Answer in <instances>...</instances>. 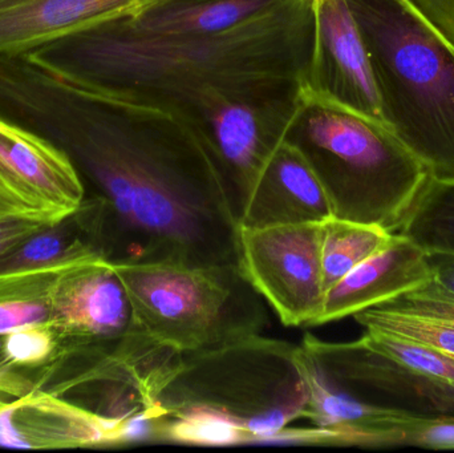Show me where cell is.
I'll use <instances>...</instances> for the list:
<instances>
[{
  "label": "cell",
  "mask_w": 454,
  "mask_h": 453,
  "mask_svg": "<svg viewBox=\"0 0 454 453\" xmlns=\"http://www.w3.org/2000/svg\"><path fill=\"white\" fill-rule=\"evenodd\" d=\"M61 80L68 93L45 138L95 191L103 257L238 265L237 210L200 133L167 109Z\"/></svg>",
  "instance_id": "6da1fadb"
},
{
  "label": "cell",
  "mask_w": 454,
  "mask_h": 453,
  "mask_svg": "<svg viewBox=\"0 0 454 453\" xmlns=\"http://www.w3.org/2000/svg\"><path fill=\"white\" fill-rule=\"evenodd\" d=\"M312 0H285L192 36H145L106 21L29 51L44 71L181 114L202 96L298 90L314 44Z\"/></svg>",
  "instance_id": "7a4b0ae2"
},
{
  "label": "cell",
  "mask_w": 454,
  "mask_h": 453,
  "mask_svg": "<svg viewBox=\"0 0 454 453\" xmlns=\"http://www.w3.org/2000/svg\"><path fill=\"white\" fill-rule=\"evenodd\" d=\"M309 391L299 346L254 335L184 353L152 415L159 441L197 446L298 443Z\"/></svg>",
  "instance_id": "3957f363"
},
{
  "label": "cell",
  "mask_w": 454,
  "mask_h": 453,
  "mask_svg": "<svg viewBox=\"0 0 454 453\" xmlns=\"http://www.w3.org/2000/svg\"><path fill=\"white\" fill-rule=\"evenodd\" d=\"M387 124L436 181H454V47L408 0H347Z\"/></svg>",
  "instance_id": "277c9868"
},
{
  "label": "cell",
  "mask_w": 454,
  "mask_h": 453,
  "mask_svg": "<svg viewBox=\"0 0 454 453\" xmlns=\"http://www.w3.org/2000/svg\"><path fill=\"white\" fill-rule=\"evenodd\" d=\"M306 157L333 205V217L396 233L428 170L386 125L299 87L287 138Z\"/></svg>",
  "instance_id": "5b68a950"
},
{
  "label": "cell",
  "mask_w": 454,
  "mask_h": 453,
  "mask_svg": "<svg viewBox=\"0 0 454 453\" xmlns=\"http://www.w3.org/2000/svg\"><path fill=\"white\" fill-rule=\"evenodd\" d=\"M138 326L180 353H196L261 334L263 298L238 265L112 263Z\"/></svg>",
  "instance_id": "8992f818"
},
{
  "label": "cell",
  "mask_w": 454,
  "mask_h": 453,
  "mask_svg": "<svg viewBox=\"0 0 454 453\" xmlns=\"http://www.w3.org/2000/svg\"><path fill=\"white\" fill-rule=\"evenodd\" d=\"M323 374L360 401L416 418H454V358L383 332L346 343L304 337Z\"/></svg>",
  "instance_id": "52a82bcc"
},
{
  "label": "cell",
  "mask_w": 454,
  "mask_h": 453,
  "mask_svg": "<svg viewBox=\"0 0 454 453\" xmlns=\"http://www.w3.org/2000/svg\"><path fill=\"white\" fill-rule=\"evenodd\" d=\"M298 106L299 88L247 95L213 90L178 114L215 157L238 215L267 162L287 138Z\"/></svg>",
  "instance_id": "ba28073f"
},
{
  "label": "cell",
  "mask_w": 454,
  "mask_h": 453,
  "mask_svg": "<svg viewBox=\"0 0 454 453\" xmlns=\"http://www.w3.org/2000/svg\"><path fill=\"white\" fill-rule=\"evenodd\" d=\"M239 266L245 278L285 326H312L322 313V223L242 228Z\"/></svg>",
  "instance_id": "9c48e42d"
},
{
  "label": "cell",
  "mask_w": 454,
  "mask_h": 453,
  "mask_svg": "<svg viewBox=\"0 0 454 453\" xmlns=\"http://www.w3.org/2000/svg\"><path fill=\"white\" fill-rule=\"evenodd\" d=\"M84 199L82 176L63 149L0 117V217L59 223Z\"/></svg>",
  "instance_id": "30bf717a"
},
{
  "label": "cell",
  "mask_w": 454,
  "mask_h": 453,
  "mask_svg": "<svg viewBox=\"0 0 454 453\" xmlns=\"http://www.w3.org/2000/svg\"><path fill=\"white\" fill-rule=\"evenodd\" d=\"M312 8L314 44L301 82L314 92L389 129L370 55L348 2L312 0Z\"/></svg>",
  "instance_id": "8fae6325"
},
{
  "label": "cell",
  "mask_w": 454,
  "mask_h": 453,
  "mask_svg": "<svg viewBox=\"0 0 454 453\" xmlns=\"http://www.w3.org/2000/svg\"><path fill=\"white\" fill-rule=\"evenodd\" d=\"M333 205L304 154L285 140L267 162L238 215L242 228L323 223Z\"/></svg>",
  "instance_id": "7c38bea8"
},
{
  "label": "cell",
  "mask_w": 454,
  "mask_h": 453,
  "mask_svg": "<svg viewBox=\"0 0 454 453\" xmlns=\"http://www.w3.org/2000/svg\"><path fill=\"white\" fill-rule=\"evenodd\" d=\"M432 277L428 253L394 233L388 246L349 271L325 294L312 326L340 321L415 292Z\"/></svg>",
  "instance_id": "4fadbf2b"
},
{
  "label": "cell",
  "mask_w": 454,
  "mask_h": 453,
  "mask_svg": "<svg viewBox=\"0 0 454 453\" xmlns=\"http://www.w3.org/2000/svg\"><path fill=\"white\" fill-rule=\"evenodd\" d=\"M160 2L0 0V53H27L106 21L135 18Z\"/></svg>",
  "instance_id": "5bb4252c"
},
{
  "label": "cell",
  "mask_w": 454,
  "mask_h": 453,
  "mask_svg": "<svg viewBox=\"0 0 454 453\" xmlns=\"http://www.w3.org/2000/svg\"><path fill=\"white\" fill-rule=\"evenodd\" d=\"M0 444L51 449L119 444L114 426L47 391L18 399L0 412Z\"/></svg>",
  "instance_id": "9a60e30c"
},
{
  "label": "cell",
  "mask_w": 454,
  "mask_h": 453,
  "mask_svg": "<svg viewBox=\"0 0 454 453\" xmlns=\"http://www.w3.org/2000/svg\"><path fill=\"white\" fill-rule=\"evenodd\" d=\"M285 0H161L120 23L145 36L178 37L225 31Z\"/></svg>",
  "instance_id": "2e32d148"
},
{
  "label": "cell",
  "mask_w": 454,
  "mask_h": 453,
  "mask_svg": "<svg viewBox=\"0 0 454 453\" xmlns=\"http://www.w3.org/2000/svg\"><path fill=\"white\" fill-rule=\"evenodd\" d=\"M368 332H383L454 358V303L423 290L352 316Z\"/></svg>",
  "instance_id": "e0dca14e"
},
{
  "label": "cell",
  "mask_w": 454,
  "mask_h": 453,
  "mask_svg": "<svg viewBox=\"0 0 454 453\" xmlns=\"http://www.w3.org/2000/svg\"><path fill=\"white\" fill-rule=\"evenodd\" d=\"M394 233L373 223L331 217L322 223V268L325 294L349 271L388 246Z\"/></svg>",
  "instance_id": "ac0fdd59"
},
{
  "label": "cell",
  "mask_w": 454,
  "mask_h": 453,
  "mask_svg": "<svg viewBox=\"0 0 454 453\" xmlns=\"http://www.w3.org/2000/svg\"><path fill=\"white\" fill-rule=\"evenodd\" d=\"M396 233L428 254L454 255V181L429 177Z\"/></svg>",
  "instance_id": "d6986e66"
},
{
  "label": "cell",
  "mask_w": 454,
  "mask_h": 453,
  "mask_svg": "<svg viewBox=\"0 0 454 453\" xmlns=\"http://www.w3.org/2000/svg\"><path fill=\"white\" fill-rule=\"evenodd\" d=\"M388 447L454 451V418H412L392 433Z\"/></svg>",
  "instance_id": "ffe728a7"
},
{
  "label": "cell",
  "mask_w": 454,
  "mask_h": 453,
  "mask_svg": "<svg viewBox=\"0 0 454 453\" xmlns=\"http://www.w3.org/2000/svg\"><path fill=\"white\" fill-rule=\"evenodd\" d=\"M454 47V0H408Z\"/></svg>",
  "instance_id": "44dd1931"
},
{
  "label": "cell",
  "mask_w": 454,
  "mask_h": 453,
  "mask_svg": "<svg viewBox=\"0 0 454 453\" xmlns=\"http://www.w3.org/2000/svg\"><path fill=\"white\" fill-rule=\"evenodd\" d=\"M428 255L432 277L420 290L454 303V255L442 253Z\"/></svg>",
  "instance_id": "7402d4cb"
},
{
  "label": "cell",
  "mask_w": 454,
  "mask_h": 453,
  "mask_svg": "<svg viewBox=\"0 0 454 453\" xmlns=\"http://www.w3.org/2000/svg\"><path fill=\"white\" fill-rule=\"evenodd\" d=\"M56 223L29 217H0V257L27 237Z\"/></svg>",
  "instance_id": "603a6c76"
},
{
  "label": "cell",
  "mask_w": 454,
  "mask_h": 453,
  "mask_svg": "<svg viewBox=\"0 0 454 453\" xmlns=\"http://www.w3.org/2000/svg\"><path fill=\"white\" fill-rule=\"evenodd\" d=\"M12 403V402H5L3 399H0V412L4 411L5 409H8V406Z\"/></svg>",
  "instance_id": "cb8c5ba5"
}]
</instances>
